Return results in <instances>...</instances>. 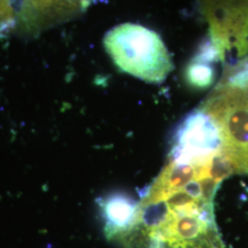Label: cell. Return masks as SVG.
Segmentation results:
<instances>
[{"label": "cell", "mask_w": 248, "mask_h": 248, "mask_svg": "<svg viewBox=\"0 0 248 248\" xmlns=\"http://www.w3.org/2000/svg\"><path fill=\"white\" fill-rule=\"evenodd\" d=\"M219 60L248 54V0H197Z\"/></svg>", "instance_id": "3957f363"}, {"label": "cell", "mask_w": 248, "mask_h": 248, "mask_svg": "<svg viewBox=\"0 0 248 248\" xmlns=\"http://www.w3.org/2000/svg\"><path fill=\"white\" fill-rule=\"evenodd\" d=\"M97 202L104 222L105 236L112 243L132 224L139 202L120 193L105 196Z\"/></svg>", "instance_id": "8992f818"}, {"label": "cell", "mask_w": 248, "mask_h": 248, "mask_svg": "<svg viewBox=\"0 0 248 248\" xmlns=\"http://www.w3.org/2000/svg\"><path fill=\"white\" fill-rule=\"evenodd\" d=\"M217 60H219L218 55L213 45L209 43L188 63L185 72L186 82L196 89H204L211 87L215 78V71L212 63Z\"/></svg>", "instance_id": "52a82bcc"}, {"label": "cell", "mask_w": 248, "mask_h": 248, "mask_svg": "<svg viewBox=\"0 0 248 248\" xmlns=\"http://www.w3.org/2000/svg\"><path fill=\"white\" fill-rule=\"evenodd\" d=\"M103 44L116 66L138 79L157 84L174 69L169 49L159 34L140 24L126 22L112 28Z\"/></svg>", "instance_id": "7a4b0ae2"}, {"label": "cell", "mask_w": 248, "mask_h": 248, "mask_svg": "<svg viewBox=\"0 0 248 248\" xmlns=\"http://www.w3.org/2000/svg\"><path fill=\"white\" fill-rule=\"evenodd\" d=\"M223 154L221 131L213 118L201 108L178 125L169 156L208 158Z\"/></svg>", "instance_id": "277c9868"}, {"label": "cell", "mask_w": 248, "mask_h": 248, "mask_svg": "<svg viewBox=\"0 0 248 248\" xmlns=\"http://www.w3.org/2000/svg\"><path fill=\"white\" fill-rule=\"evenodd\" d=\"M232 175L220 155L171 157L138 203L129 228L112 243L122 248H226L214 214V197Z\"/></svg>", "instance_id": "6da1fadb"}, {"label": "cell", "mask_w": 248, "mask_h": 248, "mask_svg": "<svg viewBox=\"0 0 248 248\" xmlns=\"http://www.w3.org/2000/svg\"><path fill=\"white\" fill-rule=\"evenodd\" d=\"M102 0H11L15 30L35 34L75 18Z\"/></svg>", "instance_id": "5b68a950"}]
</instances>
